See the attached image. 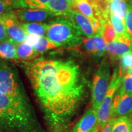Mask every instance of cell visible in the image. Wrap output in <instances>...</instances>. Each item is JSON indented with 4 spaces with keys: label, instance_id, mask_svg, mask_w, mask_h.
I'll return each instance as SVG.
<instances>
[{
    "label": "cell",
    "instance_id": "1f68e13d",
    "mask_svg": "<svg viewBox=\"0 0 132 132\" xmlns=\"http://www.w3.org/2000/svg\"><path fill=\"white\" fill-rule=\"evenodd\" d=\"M130 122H131V132H132V114L130 116Z\"/></svg>",
    "mask_w": 132,
    "mask_h": 132
},
{
    "label": "cell",
    "instance_id": "603a6c76",
    "mask_svg": "<svg viewBox=\"0 0 132 132\" xmlns=\"http://www.w3.org/2000/svg\"><path fill=\"white\" fill-rule=\"evenodd\" d=\"M119 67L118 70L122 77L128 72H132V53L123 54L119 59Z\"/></svg>",
    "mask_w": 132,
    "mask_h": 132
},
{
    "label": "cell",
    "instance_id": "ac0fdd59",
    "mask_svg": "<svg viewBox=\"0 0 132 132\" xmlns=\"http://www.w3.org/2000/svg\"><path fill=\"white\" fill-rule=\"evenodd\" d=\"M110 14H116L125 21L128 10V3L125 0H106Z\"/></svg>",
    "mask_w": 132,
    "mask_h": 132
},
{
    "label": "cell",
    "instance_id": "ba28073f",
    "mask_svg": "<svg viewBox=\"0 0 132 132\" xmlns=\"http://www.w3.org/2000/svg\"><path fill=\"white\" fill-rule=\"evenodd\" d=\"M14 12L21 23L44 22L56 16L51 11L44 9L21 8L14 9Z\"/></svg>",
    "mask_w": 132,
    "mask_h": 132
},
{
    "label": "cell",
    "instance_id": "30bf717a",
    "mask_svg": "<svg viewBox=\"0 0 132 132\" xmlns=\"http://www.w3.org/2000/svg\"><path fill=\"white\" fill-rule=\"evenodd\" d=\"M107 52L111 62L119 60L123 54L132 53V37L128 35L117 37L114 40L107 44Z\"/></svg>",
    "mask_w": 132,
    "mask_h": 132
},
{
    "label": "cell",
    "instance_id": "d6986e66",
    "mask_svg": "<svg viewBox=\"0 0 132 132\" xmlns=\"http://www.w3.org/2000/svg\"><path fill=\"white\" fill-rule=\"evenodd\" d=\"M50 0H15V9L21 8L47 9Z\"/></svg>",
    "mask_w": 132,
    "mask_h": 132
},
{
    "label": "cell",
    "instance_id": "cb8c5ba5",
    "mask_svg": "<svg viewBox=\"0 0 132 132\" xmlns=\"http://www.w3.org/2000/svg\"><path fill=\"white\" fill-rule=\"evenodd\" d=\"M100 34L107 44L114 40L118 37L110 21H107L106 23L103 26Z\"/></svg>",
    "mask_w": 132,
    "mask_h": 132
},
{
    "label": "cell",
    "instance_id": "8992f818",
    "mask_svg": "<svg viewBox=\"0 0 132 132\" xmlns=\"http://www.w3.org/2000/svg\"><path fill=\"white\" fill-rule=\"evenodd\" d=\"M122 78V77L120 75L118 69H115L106 95L98 110V125L100 130L103 129L111 119L114 97L121 86Z\"/></svg>",
    "mask_w": 132,
    "mask_h": 132
},
{
    "label": "cell",
    "instance_id": "277c9868",
    "mask_svg": "<svg viewBox=\"0 0 132 132\" xmlns=\"http://www.w3.org/2000/svg\"><path fill=\"white\" fill-rule=\"evenodd\" d=\"M0 92L30 102L16 69L4 61H0Z\"/></svg>",
    "mask_w": 132,
    "mask_h": 132
},
{
    "label": "cell",
    "instance_id": "52a82bcc",
    "mask_svg": "<svg viewBox=\"0 0 132 132\" xmlns=\"http://www.w3.org/2000/svg\"><path fill=\"white\" fill-rule=\"evenodd\" d=\"M4 23L8 36V39L15 45L24 42L27 34L24 32L14 11L6 15L0 17Z\"/></svg>",
    "mask_w": 132,
    "mask_h": 132
},
{
    "label": "cell",
    "instance_id": "d6a6232c",
    "mask_svg": "<svg viewBox=\"0 0 132 132\" xmlns=\"http://www.w3.org/2000/svg\"><path fill=\"white\" fill-rule=\"evenodd\" d=\"M130 3H131L132 4V0H130Z\"/></svg>",
    "mask_w": 132,
    "mask_h": 132
},
{
    "label": "cell",
    "instance_id": "5b68a950",
    "mask_svg": "<svg viewBox=\"0 0 132 132\" xmlns=\"http://www.w3.org/2000/svg\"><path fill=\"white\" fill-rule=\"evenodd\" d=\"M110 77V64L107 59L104 58L94 75L91 86L92 108L97 111L106 94L111 80Z\"/></svg>",
    "mask_w": 132,
    "mask_h": 132
},
{
    "label": "cell",
    "instance_id": "d4e9b609",
    "mask_svg": "<svg viewBox=\"0 0 132 132\" xmlns=\"http://www.w3.org/2000/svg\"><path fill=\"white\" fill-rule=\"evenodd\" d=\"M15 2V0H0V17L14 11Z\"/></svg>",
    "mask_w": 132,
    "mask_h": 132
},
{
    "label": "cell",
    "instance_id": "83f0119b",
    "mask_svg": "<svg viewBox=\"0 0 132 132\" xmlns=\"http://www.w3.org/2000/svg\"><path fill=\"white\" fill-rule=\"evenodd\" d=\"M8 39L6 27L2 20L0 18V42Z\"/></svg>",
    "mask_w": 132,
    "mask_h": 132
},
{
    "label": "cell",
    "instance_id": "484cf974",
    "mask_svg": "<svg viewBox=\"0 0 132 132\" xmlns=\"http://www.w3.org/2000/svg\"><path fill=\"white\" fill-rule=\"evenodd\" d=\"M120 88L126 93L132 95V72L122 76Z\"/></svg>",
    "mask_w": 132,
    "mask_h": 132
},
{
    "label": "cell",
    "instance_id": "7c38bea8",
    "mask_svg": "<svg viewBox=\"0 0 132 132\" xmlns=\"http://www.w3.org/2000/svg\"><path fill=\"white\" fill-rule=\"evenodd\" d=\"M81 44L86 53L94 58H100L107 52V43L100 34L83 39Z\"/></svg>",
    "mask_w": 132,
    "mask_h": 132
},
{
    "label": "cell",
    "instance_id": "3957f363",
    "mask_svg": "<svg viewBox=\"0 0 132 132\" xmlns=\"http://www.w3.org/2000/svg\"><path fill=\"white\" fill-rule=\"evenodd\" d=\"M46 37L60 47H73L80 45L82 36L70 20L57 16L48 23Z\"/></svg>",
    "mask_w": 132,
    "mask_h": 132
},
{
    "label": "cell",
    "instance_id": "5bb4252c",
    "mask_svg": "<svg viewBox=\"0 0 132 132\" xmlns=\"http://www.w3.org/2000/svg\"><path fill=\"white\" fill-rule=\"evenodd\" d=\"M16 50L19 59L24 62L34 61L39 59L41 56L32 45L25 42L16 45Z\"/></svg>",
    "mask_w": 132,
    "mask_h": 132
},
{
    "label": "cell",
    "instance_id": "6da1fadb",
    "mask_svg": "<svg viewBox=\"0 0 132 132\" xmlns=\"http://www.w3.org/2000/svg\"><path fill=\"white\" fill-rule=\"evenodd\" d=\"M24 63L26 74L51 131L62 132L85 97L78 65L72 60L40 58Z\"/></svg>",
    "mask_w": 132,
    "mask_h": 132
},
{
    "label": "cell",
    "instance_id": "f1b7e54d",
    "mask_svg": "<svg viewBox=\"0 0 132 132\" xmlns=\"http://www.w3.org/2000/svg\"><path fill=\"white\" fill-rule=\"evenodd\" d=\"M114 119V118H111V119L109 120V122L106 123V125H105V127L102 130V132H111Z\"/></svg>",
    "mask_w": 132,
    "mask_h": 132
},
{
    "label": "cell",
    "instance_id": "7a4b0ae2",
    "mask_svg": "<svg viewBox=\"0 0 132 132\" xmlns=\"http://www.w3.org/2000/svg\"><path fill=\"white\" fill-rule=\"evenodd\" d=\"M0 132H44L30 102L0 92Z\"/></svg>",
    "mask_w": 132,
    "mask_h": 132
},
{
    "label": "cell",
    "instance_id": "7402d4cb",
    "mask_svg": "<svg viewBox=\"0 0 132 132\" xmlns=\"http://www.w3.org/2000/svg\"><path fill=\"white\" fill-rule=\"evenodd\" d=\"M109 21H110L117 36L128 35L125 28V21L116 14H110L109 16Z\"/></svg>",
    "mask_w": 132,
    "mask_h": 132
},
{
    "label": "cell",
    "instance_id": "e0dca14e",
    "mask_svg": "<svg viewBox=\"0 0 132 132\" xmlns=\"http://www.w3.org/2000/svg\"><path fill=\"white\" fill-rule=\"evenodd\" d=\"M21 25L27 35L44 36L48 29V23L44 22L21 23Z\"/></svg>",
    "mask_w": 132,
    "mask_h": 132
},
{
    "label": "cell",
    "instance_id": "44dd1931",
    "mask_svg": "<svg viewBox=\"0 0 132 132\" xmlns=\"http://www.w3.org/2000/svg\"><path fill=\"white\" fill-rule=\"evenodd\" d=\"M33 47L41 54L50 50L57 48L60 47L56 43L53 42L46 36H39L37 42L33 45Z\"/></svg>",
    "mask_w": 132,
    "mask_h": 132
},
{
    "label": "cell",
    "instance_id": "4dcf8cb0",
    "mask_svg": "<svg viewBox=\"0 0 132 132\" xmlns=\"http://www.w3.org/2000/svg\"><path fill=\"white\" fill-rule=\"evenodd\" d=\"M99 130H100V127H97V128H96V129H95L94 130H93V131H91V132H98ZM70 132H72V131H70Z\"/></svg>",
    "mask_w": 132,
    "mask_h": 132
},
{
    "label": "cell",
    "instance_id": "2e32d148",
    "mask_svg": "<svg viewBox=\"0 0 132 132\" xmlns=\"http://www.w3.org/2000/svg\"><path fill=\"white\" fill-rule=\"evenodd\" d=\"M47 9L53 13L56 16H64L72 9L67 0H50Z\"/></svg>",
    "mask_w": 132,
    "mask_h": 132
},
{
    "label": "cell",
    "instance_id": "4316f807",
    "mask_svg": "<svg viewBox=\"0 0 132 132\" xmlns=\"http://www.w3.org/2000/svg\"><path fill=\"white\" fill-rule=\"evenodd\" d=\"M125 24L128 35L132 37V4L130 1L128 3V10L125 18Z\"/></svg>",
    "mask_w": 132,
    "mask_h": 132
},
{
    "label": "cell",
    "instance_id": "4fadbf2b",
    "mask_svg": "<svg viewBox=\"0 0 132 132\" xmlns=\"http://www.w3.org/2000/svg\"><path fill=\"white\" fill-rule=\"evenodd\" d=\"M98 127V111L88 108L72 128V132H91Z\"/></svg>",
    "mask_w": 132,
    "mask_h": 132
},
{
    "label": "cell",
    "instance_id": "8fae6325",
    "mask_svg": "<svg viewBox=\"0 0 132 132\" xmlns=\"http://www.w3.org/2000/svg\"><path fill=\"white\" fill-rule=\"evenodd\" d=\"M64 16L72 21L82 36L90 38L97 34V31L92 21L78 11L71 9Z\"/></svg>",
    "mask_w": 132,
    "mask_h": 132
},
{
    "label": "cell",
    "instance_id": "f546056e",
    "mask_svg": "<svg viewBox=\"0 0 132 132\" xmlns=\"http://www.w3.org/2000/svg\"><path fill=\"white\" fill-rule=\"evenodd\" d=\"M67 1H68L69 3H70L71 7H72V9L74 10V9H75V7L76 0H67Z\"/></svg>",
    "mask_w": 132,
    "mask_h": 132
},
{
    "label": "cell",
    "instance_id": "9a60e30c",
    "mask_svg": "<svg viewBox=\"0 0 132 132\" xmlns=\"http://www.w3.org/2000/svg\"><path fill=\"white\" fill-rule=\"evenodd\" d=\"M0 58L4 60H18L16 45L9 39L0 42Z\"/></svg>",
    "mask_w": 132,
    "mask_h": 132
},
{
    "label": "cell",
    "instance_id": "9c48e42d",
    "mask_svg": "<svg viewBox=\"0 0 132 132\" xmlns=\"http://www.w3.org/2000/svg\"><path fill=\"white\" fill-rule=\"evenodd\" d=\"M132 114V95L119 88L114 97L111 118L130 116Z\"/></svg>",
    "mask_w": 132,
    "mask_h": 132
},
{
    "label": "cell",
    "instance_id": "ffe728a7",
    "mask_svg": "<svg viewBox=\"0 0 132 132\" xmlns=\"http://www.w3.org/2000/svg\"><path fill=\"white\" fill-rule=\"evenodd\" d=\"M111 132H131V122L130 116L114 118Z\"/></svg>",
    "mask_w": 132,
    "mask_h": 132
}]
</instances>
